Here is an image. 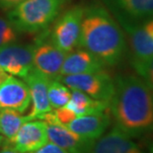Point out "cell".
I'll use <instances>...</instances> for the list:
<instances>
[{"mask_svg":"<svg viewBox=\"0 0 153 153\" xmlns=\"http://www.w3.org/2000/svg\"><path fill=\"white\" fill-rule=\"evenodd\" d=\"M69 89H76L93 99L110 103L115 91L114 79L105 70L60 76L58 79Z\"/></svg>","mask_w":153,"mask_h":153,"instance_id":"4","label":"cell"},{"mask_svg":"<svg viewBox=\"0 0 153 153\" xmlns=\"http://www.w3.org/2000/svg\"><path fill=\"white\" fill-rule=\"evenodd\" d=\"M0 153H20V152H17L10 148H2L1 150H0Z\"/></svg>","mask_w":153,"mask_h":153,"instance_id":"26","label":"cell"},{"mask_svg":"<svg viewBox=\"0 0 153 153\" xmlns=\"http://www.w3.org/2000/svg\"><path fill=\"white\" fill-rule=\"evenodd\" d=\"M28 120H32L29 115L23 116V114L13 110L0 111V135L5 138L12 139L18 132L19 128Z\"/></svg>","mask_w":153,"mask_h":153,"instance_id":"17","label":"cell"},{"mask_svg":"<svg viewBox=\"0 0 153 153\" xmlns=\"http://www.w3.org/2000/svg\"><path fill=\"white\" fill-rule=\"evenodd\" d=\"M48 141L53 142L69 153H90L95 141L70 131L62 123H47Z\"/></svg>","mask_w":153,"mask_h":153,"instance_id":"11","label":"cell"},{"mask_svg":"<svg viewBox=\"0 0 153 153\" xmlns=\"http://www.w3.org/2000/svg\"><path fill=\"white\" fill-rule=\"evenodd\" d=\"M48 142L47 123L44 120H28L19 128L12 139H7L4 148L20 153H31Z\"/></svg>","mask_w":153,"mask_h":153,"instance_id":"6","label":"cell"},{"mask_svg":"<svg viewBox=\"0 0 153 153\" xmlns=\"http://www.w3.org/2000/svg\"><path fill=\"white\" fill-rule=\"evenodd\" d=\"M25 0H0V9L3 10H11L15 6L20 4Z\"/></svg>","mask_w":153,"mask_h":153,"instance_id":"24","label":"cell"},{"mask_svg":"<svg viewBox=\"0 0 153 153\" xmlns=\"http://www.w3.org/2000/svg\"><path fill=\"white\" fill-rule=\"evenodd\" d=\"M110 110L116 126L129 137L153 131V91L139 76L118 75Z\"/></svg>","mask_w":153,"mask_h":153,"instance_id":"1","label":"cell"},{"mask_svg":"<svg viewBox=\"0 0 153 153\" xmlns=\"http://www.w3.org/2000/svg\"><path fill=\"white\" fill-rule=\"evenodd\" d=\"M149 153H153V144L151 145V147H150V150H149Z\"/></svg>","mask_w":153,"mask_h":153,"instance_id":"27","label":"cell"},{"mask_svg":"<svg viewBox=\"0 0 153 153\" xmlns=\"http://www.w3.org/2000/svg\"><path fill=\"white\" fill-rule=\"evenodd\" d=\"M35 45H8L0 48V68L9 75L24 78L34 68Z\"/></svg>","mask_w":153,"mask_h":153,"instance_id":"7","label":"cell"},{"mask_svg":"<svg viewBox=\"0 0 153 153\" xmlns=\"http://www.w3.org/2000/svg\"><path fill=\"white\" fill-rule=\"evenodd\" d=\"M117 2L133 19H153V0H117Z\"/></svg>","mask_w":153,"mask_h":153,"instance_id":"18","label":"cell"},{"mask_svg":"<svg viewBox=\"0 0 153 153\" xmlns=\"http://www.w3.org/2000/svg\"><path fill=\"white\" fill-rule=\"evenodd\" d=\"M110 123L111 117L107 111H104L89 115L77 116L66 126L78 135L96 141L105 133Z\"/></svg>","mask_w":153,"mask_h":153,"instance_id":"13","label":"cell"},{"mask_svg":"<svg viewBox=\"0 0 153 153\" xmlns=\"http://www.w3.org/2000/svg\"><path fill=\"white\" fill-rule=\"evenodd\" d=\"M31 153H69L53 142H48L40 149Z\"/></svg>","mask_w":153,"mask_h":153,"instance_id":"23","label":"cell"},{"mask_svg":"<svg viewBox=\"0 0 153 153\" xmlns=\"http://www.w3.org/2000/svg\"><path fill=\"white\" fill-rule=\"evenodd\" d=\"M85 8L75 6L64 12L53 26L51 43L65 53L72 51L79 43L81 22Z\"/></svg>","mask_w":153,"mask_h":153,"instance_id":"5","label":"cell"},{"mask_svg":"<svg viewBox=\"0 0 153 153\" xmlns=\"http://www.w3.org/2000/svg\"><path fill=\"white\" fill-rule=\"evenodd\" d=\"M90 153H145L126 133L115 126L94 143Z\"/></svg>","mask_w":153,"mask_h":153,"instance_id":"14","label":"cell"},{"mask_svg":"<svg viewBox=\"0 0 153 153\" xmlns=\"http://www.w3.org/2000/svg\"><path fill=\"white\" fill-rule=\"evenodd\" d=\"M17 40V30L9 20L0 18V48L14 44Z\"/></svg>","mask_w":153,"mask_h":153,"instance_id":"21","label":"cell"},{"mask_svg":"<svg viewBox=\"0 0 153 153\" xmlns=\"http://www.w3.org/2000/svg\"><path fill=\"white\" fill-rule=\"evenodd\" d=\"M123 27L128 35V43L132 53V61H144L153 57V39L147 34L142 25L118 15Z\"/></svg>","mask_w":153,"mask_h":153,"instance_id":"12","label":"cell"},{"mask_svg":"<svg viewBox=\"0 0 153 153\" xmlns=\"http://www.w3.org/2000/svg\"><path fill=\"white\" fill-rule=\"evenodd\" d=\"M53 111L55 117H56L57 120L60 123H62L63 126L68 125L71 120H72L73 119H75L77 117L72 111H70L68 108H66L65 106L60 107V108H57V109H54Z\"/></svg>","mask_w":153,"mask_h":153,"instance_id":"22","label":"cell"},{"mask_svg":"<svg viewBox=\"0 0 153 153\" xmlns=\"http://www.w3.org/2000/svg\"><path fill=\"white\" fill-rule=\"evenodd\" d=\"M78 45L110 66L123 59L126 48L120 26L105 8L98 5L84 10Z\"/></svg>","mask_w":153,"mask_h":153,"instance_id":"2","label":"cell"},{"mask_svg":"<svg viewBox=\"0 0 153 153\" xmlns=\"http://www.w3.org/2000/svg\"><path fill=\"white\" fill-rule=\"evenodd\" d=\"M71 96V90L56 79H50L48 87V97L53 109L64 107Z\"/></svg>","mask_w":153,"mask_h":153,"instance_id":"19","label":"cell"},{"mask_svg":"<svg viewBox=\"0 0 153 153\" xmlns=\"http://www.w3.org/2000/svg\"><path fill=\"white\" fill-rule=\"evenodd\" d=\"M66 0H25L12 8L8 19L17 32L38 33L54 21Z\"/></svg>","mask_w":153,"mask_h":153,"instance_id":"3","label":"cell"},{"mask_svg":"<svg viewBox=\"0 0 153 153\" xmlns=\"http://www.w3.org/2000/svg\"><path fill=\"white\" fill-rule=\"evenodd\" d=\"M66 53L51 43H40L35 45L33 65L48 79H58Z\"/></svg>","mask_w":153,"mask_h":153,"instance_id":"10","label":"cell"},{"mask_svg":"<svg viewBox=\"0 0 153 153\" xmlns=\"http://www.w3.org/2000/svg\"><path fill=\"white\" fill-rule=\"evenodd\" d=\"M138 76L153 91V57L144 61H131Z\"/></svg>","mask_w":153,"mask_h":153,"instance_id":"20","label":"cell"},{"mask_svg":"<svg viewBox=\"0 0 153 153\" xmlns=\"http://www.w3.org/2000/svg\"><path fill=\"white\" fill-rule=\"evenodd\" d=\"M71 96L66 108L75 114L76 116L89 115V114L104 112L110 109V103L93 99L87 94L76 89H70Z\"/></svg>","mask_w":153,"mask_h":153,"instance_id":"16","label":"cell"},{"mask_svg":"<svg viewBox=\"0 0 153 153\" xmlns=\"http://www.w3.org/2000/svg\"><path fill=\"white\" fill-rule=\"evenodd\" d=\"M104 67L105 64L98 57L84 48H81L66 53L60 69V76L98 72L104 70Z\"/></svg>","mask_w":153,"mask_h":153,"instance_id":"15","label":"cell"},{"mask_svg":"<svg viewBox=\"0 0 153 153\" xmlns=\"http://www.w3.org/2000/svg\"><path fill=\"white\" fill-rule=\"evenodd\" d=\"M31 96L32 112L29 114L31 120H39L44 114L53 111L48 97L50 79L40 71L33 68L24 78Z\"/></svg>","mask_w":153,"mask_h":153,"instance_id":"9","label":"cell"},{"mask_svg":"<svg viewBox=\"0 0 153 153\" xmlns=\"http://www.w3.org/2000/svg\"><path fill=\"white\" fill-rule=\"evenodd\" d=\"M8 76H9V74L7 72H5L2 68H0V83L3 82V81H4Z\"/></svg>","mask_w":153,"mask_h":153,"instance_id":"25","label":"cell"},{"mask_svg":"<svg viewBox=\"0 0 153 153\" xmlns=\"http://www.w3.org/2000/svg\"><path fill=\"white\" fill-rule=\"evenodd\" d=\"M30 104L31 96L25 81L9 75L0 83V111L13 110L23 114Z\"/></svg>","mask_w":153,"mask_h":153,"instance_id":"8","label":"cell"}]
</instances>
